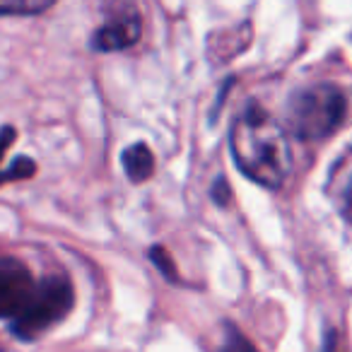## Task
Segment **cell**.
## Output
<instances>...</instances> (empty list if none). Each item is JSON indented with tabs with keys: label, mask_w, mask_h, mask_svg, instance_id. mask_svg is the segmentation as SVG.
Returning <instances> with one entry per match:
<instances>
[{
	"label": "cell",
	"mask_w": 352,
	"mask_h": 352,
	"mask_svg": "<svg viewBox=\"0 0 352 352\" xmlns=\"http://www.w3.org/2000/svg\"><path fill=\"white\" fill-rule=\"evenodd\" d=\"M36 283L22 261L0 258V318H15L32 299Z\"/></svg>",
	"instance_id": "obj_4"
},
{
	"label": "cell",
	"mask_w": 352,
	"mask_h": 352,
	"mask_svg": "<svg viewBox=\"0 0 352 352\" xmlns=\"http://www.w3.org/2000/svg\"><path fill=\"white\" fill-rule=\"evenodd\" d=\"M73 302L75 294L70 280L65 275H49L41 283H36V289L27 307L10 321V331L22 340H34L54 323L68 316Z\"/></svg>",
	"instance_id": "obj_3"
},
{
	"label": "cell",
	"mask_w": 352,
	"mask_h": 352,
	"mask_svg": "<svg viewBox=\"0 0 352 352\" xmlns=\"http://www.w3.org/2000/svg\"><path fill=\"white\" fill-rule=\"evenodd\" d=\"M121 164L123 171L131 182L142 184L152 176V169H155V157H152L150 147L145 142H135V145H128L121 155Z\"/></svg>",
	"instance_id": "obj_6"
},
{
	"label": "cell",
	"mask_w": 352,
	"mask_h": 352,
	"mask_svg": "<svg viewBox=\"0 0 352 352\" xmlns=\"http://www.w3.org/2000/svg\"><path fill=\"white\" fill-rule=\"evenodd\" d=\"M210 198L220 208H225L227 203H230V184H227L225 176H217V179H215V184L210 186Z\"/></svg>",
	"instance_id": "obj_11"
},
{
	"label": "cell",
	"mask_w": 352,
	"mask_h": 352,
	"mask_svg": "<svg viewBox=\"0 0 352 352\" xmlns=\"http://www.w3.org/2000/svg\"><path fill=\"white\" fill-rule=\"evenodd\" d=\"M17 138V133H15V128L12 126H6L3 131H0V160H3V155H6V150L12 145V140Z\"/></svg>",
	"instance_id": "obj_12"
},
{
	"label": "cell",
	"mask_w": 352,
	"mask_h": 352,
	"mask_svg": "<svg viewBox=\"0 0 352 352\" xmlns=\"http://www.w3.org/2000/svg\"><path fill=\"white\" fill-rule=\"evenodd\" d=\"M217 352H258L256 345L251 340H246L234 326H227V336H225V342Z\"/></svg>",
	"instance_id": "obj_9"
},
{
	"label": "cell",
	"mask_w": 352,
	"mask_h": 352,
	"mask_svg": "<svg viewBox=\"0 0 352 352\" xmlns=\"http://www.w3.org/2000/svg\"><path fill=\"white\" fill-rule=\"evenodd\" d=\"M342 212H345V220L352 225V182L345 191V201H342Z\"/></svg>",
	"instance_id": "obj_13"
},
{
	"label": "cell",
	"mask_w": 352,
	"mask_h": 352,
	"mask_svg": "<svg viewBox=\"0 0 352 352\" xmlns=\"http://www.w3.org/2000/svg\"><path fill=\"white\" fill-rule=\"evenodd\" d=\"M56 0H0V15H39Z\"/></svg>",
	"instance_id": "obj_7"
},
{
	"label": "cell",
	"mask_w": 352,
	"mask_h": 352,
	"mask_svg": "<svg viewBox=\"0 0 352 352\" xmlns=\"http://www.w3.org/2000/svg\"><path fill=\"white\" fill-rule=\"evenodd\" d=\"M347 111L345 94L336 85H311L287 102V126L299 140H318L336 131Z\"/></svg>",
	"instance_id": "obj_2"
},
{
	"label": "cell",
	"mask_w": 352,
	"mask_h": 352,
	"mask_svg": "<svg viewBox=\"0 0 352 352\" xmlns=\"http://www.w3.org/2000/svg\"><path fill=\"white\" fill-rule=\"evenodd\" d=\"M230 150L241 174L265 188H280L292 169L287 133L258 104H246L230 131Z\"/></svg>",
	"instance_id": "obj_1"
},
{
	"label": "cell",
	"mask_w": 352,
	"mask_h": 352,
	"mask_svg": "<svg viewBox=\"0 0 352 352\" xmlns=\"http://www.w3.org/2000/svg\"><path fill=\"white\" fill-rule=\"evenodd\" d=\"M150 261L162 270L166 280H179V273H176V265L171 261V256L164 251V246H152L150 249Z\"/></svg>",
	"instance_id": "obj_10"
},
{
	"label": "cell",
	"mask_w": 352,
	"mask_h": 352,
	"mask_svg": "<svg viewBox=\"0 0 352 352\" xmlns=\"http://www.w3.org/2000/svg\"><path fill=\"white\" fill-rule=\"evenodd\" d=\"M36 174V164L30 157H17L6 171H0V184L6 182H15V179H30Z\"/></svg>",
	"instance_id": "obj_8"
},
{
	"label": "cell",
	"mask_w": 352,
	"mask_h": 352,
	"mask_svg": "<svg viewBox=\"0 0 352 352\" xmlns=\"http://www.w3.org/2000/svg\"><path fill=\"white\" fill-rule=\"evenodd\" d=\"M142 22L138 17V12L128 10L123 15H116L113 20H109L104 27H99L92 36V49L94 51H123L131 49L138 39H140Z\"/></svg>",
	"instance_id": "obj_5"
}]
</instances>
